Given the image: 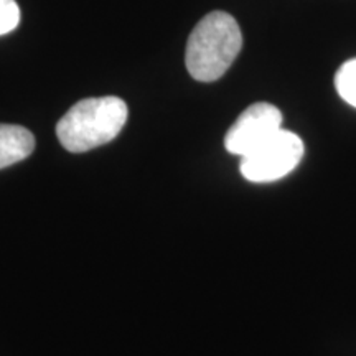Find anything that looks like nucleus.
<instances>
[{"instance_id":"f257e3e1","label":"nucleus","mask_w":356,"mask_h":356,"mask_svg":"<svg viewBox=\"0 0 356 356\" xmlns=\"http://www.w3.org/2000/svg\"><path fill=\"white\" fill-rule=\"evenodd\" d=\"M241 47L243 33L234 17L220 10L208 13L188 37L186 70L197 81H216L234 63Z\"/></svg>"},{"instance_id":"f03ea898","label":"nucleus","mask_w":356,"mask_h":356,"mask_svg":"<svg viewBox=\"0 0 356 356\" xmlns=\"http://www.w3.org/2000/svg\"><path fill=\"white\" fill-rule=\"evenodd\" d=\"M127 118V104L121 97H88L71 106L60 119L58 140L68 152H88L114 140L126 126Z\"/></svg>"},{"instance_id":"7ed1b4c3","label":"nucleus","mask_w":356,"mask_h":356,"mask_svg":"<svg viewBox=\"0 0 356 356\" xmlns=\"http://www.w3.org/2000/svg\"><path fill=\"white\" fill-rule=\"evenodd\" d=\"M304 142L297 134L280 129L254 152L244 155L239 170L252 184H269L289 175L304 157Z\"/></svg>"},{"instance_id":"20e7f679","label":"nucleus","mask_w":356,"mask_h":356,"mask_svg":"<svg viewBox=\"0 0 356 356\" xmlns=\"http://www.w3.org/2000/svg\"><path fill=\"white\" fill-rule=\"evenodd\" d=\"M282 129V113L269 102H256L243 111L225 137L229 154L244 155L254 152Z\"/></svg>"},{"instance_id":"39448f33","label":"nucleus","mask_w":356,"mask_h":356,"mask_svg":"<svg viewBox=\"0 0 356 356\" xmlns=\"http://www.w3.org/2000/svg\"><path fill=\"white\" fill-rule=\"evenodd\" d=\"M35 150V137L29 129L13 124H0V168L10 167L30 157Z\"/></svg>"},{"instance_id":"423d86ee","label":"nucleus","mask_w":356,"mask_h":356,"mask_svg":"<svg viewBox=\"0 0 356 356\" xmlns=\"http://www.w3.org/2000/svg\"><path fill=\"white\" fill-rule=\"evenodd\" d=\"M335 88L341 99L356 108V58L346 61L337 71Z\"/></svg>"},{"instance_id":"0eeeda50","label":"nucleus","mask_w":356,"mask_h":356,"mask_svg":"<svg viewBox=\"0 0 356 356\" xmlns=\"http://www.w3.org/2000/svg\"><path fill=\"white\" fill-rule=\"evenodd\" d=\"M20 24V8L15 0H0V35L13 32Z\"/></svg>"}]
</instances>
